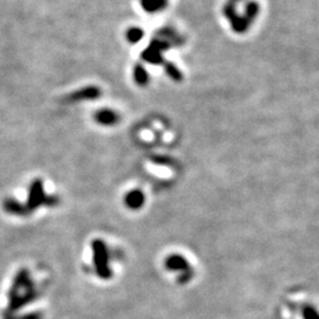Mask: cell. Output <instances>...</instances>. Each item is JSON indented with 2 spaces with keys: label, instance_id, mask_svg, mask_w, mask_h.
Here are the masks:
<instances>
[{
  "label": "cell",
  "instance_id": "obj_1",
  "mask_svg": "<svg viewBox=\"0 0 319 319\" xmlns=\"http://www.w3.org/2000/svg\"><path fill=\"white\" fill-rule=\"evenodd\" d=\"M38 297L39 292L30 272L26 269H21L14 276V280L8 291V304L4 314H17L21 308L37 300Z\"/></svg>",
  "mask_w": 319,
  "mask_h": 319
},
{
  "label": "cell",
  "instance_id": "obj_2",
  "mask_svg": "<svg viewBox=\"0 0 319 319\" xmlns=\"http://www.w3.org/2000/svg\"><path fill=\"white\" fill-rule=\"evenodd\" d=\"M57 201H58V199L56 196L45 195L44 190H43V182L41 180L37 179V180L32 181L31 186H30L29 199H27V202L25 203L30 214L35 209H37L39 206H53L57 205Z\"/></svg>",
  "mask_w": 319,
  "mask_h": 319
},
{
  "label": "cell",
  "instance_id": "obj_3",
  "mask_svg": "<svg viewBox=\"0 0 319 319\" xmlns=\"http://www.w3.org/2000/svg\"><path fill=\"white\" fill-rule=\"evenodd\" d=\"M2 208L5 212H7L8 214L17 215V217H26L30 215L29 211H27L25 203H20L17 200L12 199V197H7L2 201Z\"/></svg>",
  "mask_w": 319,
  "mask_h": 319
},
{
  "label": "cell",
  "instance_id": "obj_4",
  "mask_svg": "<svg viewBox=\"0 0 319 319\" xmlns=\"http://www.w3.org/2000/svg\"><path fill=\"white\" fill-rule=\"evenodd\" d=\"M98 95H99V90L97 89V88L89 87L77 91V92L71 93V95L69 96V99L70 101H82V99L96 98Z\"/></svg>",
  "mask_w": 319,
  "mask_h": 319
},
{
  "label": "cell",
  "instance_id": "obj_5",
  "mask_svg": "<svg viewBox=\"0 0 319 319\" xmlns=\"http://www.w3.org/2000/svg\"><path fill=\"white\" fill-rule=\"evenodd\" d=\"M168 5V0H141L142 8L148 13H156L165 10Z\"/></svg>",
  "mask_w": 319,
  "mask_h": 319
},
{
  "label": "cell",
  "instance_id": "obj_6",
  "mask_svg": "<svg viewBox=\"0 0 319 319\" xmlns=\"http://www.w3.org/2000/svg\"><path fill=\"white\" fill-rule=\"evenodd\" d=\"M159 37L161 39H165V41H168L172 45H180L183 43V38L180 37L170 27H165V29H161L160 31H157V38Z\"/></svg>",
  "mask_w": 319,
  "mask_h": 319
},
{
  "label": "cell",
  "instance_id": "obj_7",
  "mask_svg": "<svg viewBox=\"0 0 319 319\" xmlns=\"http://www.w3.org/2000/svg\"><path fill=\"white\" fill-rule=\"evenodd\" d=\"M141 57L142 59L150 64H162L165 62L162 57V52H160L159 50H156L155 47L150 46V45H149L143 52H142Z\"/></svg>",
  "mask_w": 319,
  "mask_h": 319
},
{
  "label": "cell",
  "instance_id": "obj_8",
  "mask_svg": "<svg viewBox=\"0 0 319 319\" xmlns=\"http://www.w3.org/2000/svg\"><path fill=\"white\" fill-rule=\"evenodd\" d=\"M230 26H232V30L236 33H245L250 29L251 23L244 16H239L236 14L235 17H233L232 19L229 20Z\"/></svg>",
  "mask_w": 319,
  "mask_h": 319
},
{
  "label": "cell",
  "instance_id": "obj_9",
  "mask_svg": "<svg viewBox=\"0 0 319 319\" xmlns=\"http://www.w3.org/2000/svg\"><path fill=\"white\" fill-rule=\"evenodd\" d=\"M259 10H260L259 4H258L255 0H248V1H246L245 4L244 17L250 21V23H252V21L258 17V14H259Z\"/></svg>",
  "mask_w": 319,
  "mask_h": 319
},
{
  "label": "cell",
  "instance_id": "obj_10",
  "mask_svg": "<svg viewBox=\"0 0 319 319\" xmlns=\"http://www.w3.org/2000/svg\"><path fill=\"white\" fill-rule=\"evenodd\" d=\"M143 36H144L143 30L136 26L128 29L126 33L127 41L129 42L130 44H136V43H138L142 38H143Z\"/></svg>",
  "mask_w": 319,
  "mask_h": 319
},
{
  "label": "cell",
  "instance_id": "obj_11",
  "mask_svg": "<svg viewBox=\"0 0 319 319\" xmlns=\"http://www.w3.org/2000/svg\"><path fill=\"white\" fill-rule=\"evenodd\" d=\"M134 77H135L136 83L139 85H145L148 83V74L141 64H137L134 69Z\"/></svg>",
  "mask_w": 319,
  "mask_h": 319
},
{
  "label": "cell",
  "instance_id": "obj_12",
  "mask_svg": "<svg viewBox=\"0 0 319 319\" xmlns=\"http://www.w3.org/2000/svg\"><path fill=\"white\" fill-rule=\"evenodd\" d=\"M2 319H43V314L39 311L29 312V314H24V315L2 314Z\"/></svg>",
  "mask_w": 319,
  "mask_h": 319
},
{
  "label": "cell",
  "instance_id": "obj_13",
  "mask_svg": "<svg viewBox=\"0 0 319 319\" xmlns=\"http://www.w3.org/2000/svg\"><path fill=\"white\" fill-rule=\"evenodd\" d=\"M96 118L99 123H103V124H110L116 121V116H115L114 112L106 111V110L99 111L98 114H97Z\"/></svg>",
  "mask_w": 319,
  "mask_h": 319
},
{
  "label": "cell",
  "instance_id": "obj_14",
  "mask_svg": "<svg viewBox=\"0 0 319 319\" xmlns=\"http://www.w3.org/2000/svg\"><path fill=\"white\" fill-rule=\"evenodd\" d=\"M223 14H224V17L228 20L232 19L233 17H235L236 14H238L236 13V4H234V2L229 1L228 0V1L224 5Z\"/></svg>",
  "mask_w": 319,
  "mask_h": 319
},
{
  "label": "cell",
  "instance_id": "obj_15",
  "mask_svg": "<svg viewBox=\"0 0 319 319\" xmlns=\"http://www.w3.org/2000/svg\"><path fill=\"white\" fill-rule=\"evenodd\" d=\"M127 202L130 207H138V206L142 205V194L138 193V191H134V193L129 194Z\"/></svg>",
  "mask_w": 319,
  "mask_h": 319
},
{
  "label": "cell",
  "instance_id": "obj_16",
  "mask_svg": "<svg viewBox=\"0 0 319 319\" xmlns=\"http://www.w3.org/2000/svg\"><path fill=\"white\" fill-rule=\"evenodd\" d=\"M166 72L167 74H168L170 77L173 78V80L174 81H178V82H180L182 80V75H181V72L179 71V69L176 68V66L174 65V64H172V63H167L166 64Z\"/></svg>",
  "mask_w": 319,
  "mask_h": 319
},
{
  "label": "cell",
  "instance_id": "obj_17",
  "mask_svg": "<svg viewBox=\"0 0 319 319\" xmlns=\"http://www.w3.org/2000/svg\"><path fill=\"white\" fill-rule=\"evenodd\" d=\"M303 319H319L317 310L312 306H306L303 310Z\"/></svg>",
  "mask_w": 319,
  "mask_h": 319
},
{
  "label": "cell",
  "instance_id": "obj_18",
  "mask_svg": "<svg viewBox=\"0 0 319 319\" xmlns=\"http://www.w3.org/2000/svg\"><path fill=\"white\" fill-rule=\"evenodd\" d=\"M167 266L169 267L170 270H182L186 267V263H184V260L180 259V258H175L174 260H169L168 263H167Z\"/></svg>",
  "mask_w": 319,
  "mask_h": 319
},
{
  "label": "cell",
  "instance_id": "obj_19",
  "mask_svg": "<svg viewBox=\"0 0 319 319\" xmlns=\"http://www.w3.org/2000/svg\"><path fill=\"white\" fill-rule=\"evenodd\" d=\"M229 1L234 2V4H238V2H240V1H244V0H229Z\"/></svg>",
  "mask_w": 319,
  "mask_h": 319
}]
</instances>
